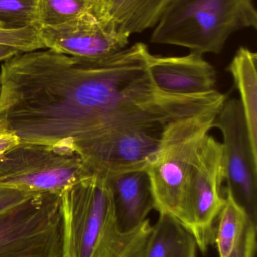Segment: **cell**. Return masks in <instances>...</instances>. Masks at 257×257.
Returning a JSON list of instances; mask_svg holds the SVG:
<instances>
[{
    "label": "cell",
    "instance_id": "cell-1",
    "mask_svg": "<svg viewBox=\"0 0 257 257\" xmlns=\"http://www.w3.org/2000/svg\"><path fill=\"white\" fill-rule=\"evenodd\" d=\"M139 42L105 58L81 60L52 50L19 53L0 69V119L20 142L84 159L98 140L126 126L169 124L199 114L198 95L160 90Z\"/></svg>",
    "mask_w": 257,
    "mask_h": 257
},
{
    "label": "cell",
    "instance_id": "cell-2",
    "mask_svg": "<svg viewBox=\"0 0 257 257\" xmlns=\"http://www.w3.org/2000/svg\"><path fill=\"white\" fill-rule=\"evenodd\" d=\"M61 199L60 257H140L152 232L149 220L121 230L110 178L92 172L66 187Z\"/></svg>",
    "mask_w": 257,
    "mask_h": 257
},
{
    "label": "cell",
    "instance_id": "cell-3",
    "mask_svg": "<svg viewBox=\"0 0 257 257\" xmlns=\"http://www.w3.org/2000/svg\"><path fill=\"white\" fill-rule=\"evenodd\" d=\"M256 27L253 0H169L151 42L220 54L231 35Z\"/></svg>",
    "mask_w": 257,
    "mask_h": 257
},
{
    "label": "cell",
    "instance_id": "cell-4",
    "mask_svg": "<svg viewBox=\"0 0 257 257\" xmlns=\"http://www.w3.org/2000/svg\"><path fill=\"white\" fill-rule=\"evenodd\" d=\"M219 111L167 125L158 153L145 170L150 183L154 209L176 219L193 236L194 225L187 196L189 180L202 141L213 128Z\"/></svg>",
    "mask_w": 257,
    "mask_h": 257
},
{
    "label": "cell",
    "instance_id": "cell-5",
    "mask_svg": "<svg viewBox=\"0 0 257 257\" xmlns=\"http://www.w3.org/2000/svg\"><path fill=\"white\" fill-rule=\"evenodd\" d=\"M92 173L72 153L19 142L0 156V187L31 193H61Z\"/></svg>",
    "mask_w": 257,
    "mask_h": 257
},
{
    "label": "cell",
    "instance_id": "cell-6",
    "mask_svg": "<svg viewBox=\"0 0 257 257\" xmlns=\"http://www.w3.org/2000/svg\"><path fill=\"white\" fill-rule=\"evenodd\" d=\"M61 193H35L0 214V257H60Z\"/></svg>",
    "mask_w": 257,
    "mask_h": 257
},
{
    "label": "cell",
    "instance_id": "cell-7",
    "mask_svg": "<svg viewBox=\"0 0 257 257\" xmlns=\"http://www.w3.org/2000/svg\"><path fill=\"white\" fill-rule=\"evenodd\" d=\"M212 128L223 135L226 190L256 225L257 154L250 144L239 99H226Z\"/></svg>",
    "mask_w": 257,
    "mask_h": 257
},
{
    "label": "cell",
    "instance_id": "cell-8",
    "mask_svg": "<svg viewBox=\"0 0 257 257\" xmlns=\"http://www.w3.org/2000/svg\"><path fill=\"white\" fill-rule=\"evenodd\" d=\"M224 181L223 145L208 133L199 148L187 190L193 237L202 252L214 241V223L226 201L221 192Z\"/></svg>",
    "mask_w": 257,
    "mask_h": 257
},
{
    "label": "cell",
    "instance_id": "cell-9",
    "mask_svg": "<svg viewBox=\"0 0 257 257\" xmlns=\"http://www.w3.org/2000/svg\"><path fill=\"white\" fill-rule=\"evenodd\" d=\"M167 125L143 123L110 132L95 143L83 160L92 172L110 179L145 171L158 153Z\"/></svg>",
    "mask_w": 257,
    "mask_h": 257
},
{
    "label": "cell",
    "instance_id": "cell-10",
    "mask_svg": "<svg viewBox=\"0 0 257 257\" xmlns=\"http://www.w3.org/2000/svg\"><path fill=\"white\" fill-rule=\"evenodd\" d=\"M37 30L45 48L86 60H100L119 52L126 48L131 36L110 20L95 14Z\"/></svg>",
    "mask_w": 257,
    "mask_h": 257
},
{
    "label": "cell",
    "instance_id": "cell-11",
    "mask_svg": "<svg viewBox=\"0 0 257 257\" xmlns=\"http://www.w3.org/2000/svg\"><path fill=\"white\" fill-rule=\"evenodd\" d=\"M149 73L156 87L170 94L200 95L217 90V72L203 54L179 57L149 54Z\"/></svg>",
    "mask_w": 257,
    "mask_h": 257
},
{
    "label": "cell",
    "instance_id": "cell-12",
    "mask_svg": "<svg viewBox=\"0 0 257 257\" xmlns=\"http://www.w3.org/2000/svg\"><path fill=\"white\" fill-rule=\"evenodd\" d=\"M110 181L119 228L124 232L137 229L154 209L147 174L145 171L128 172Z\"/></svg>",
    "mask_w": 257,
    "mask_h": 257
},
{
    "label": "cell",
    "instance_id": "cell-13",
    "mask_svg": "<svg viewBox=\"0 0 257 257\" xmlns=\"http://www.w3.org/2000/svg\"><path fill=\"white\" fill-rule=\"evenodd\" d=\"M257 54L241 47L237 51L227 71L240 95L239 102L247 125L253 151L257 154Z\"/></svg>",
    "mask_w": 257,
    "mask_h": 257
},
{
    "label": "cell",
    "instance_id": "cell-14",
    "mask_svg": "<svg viewBox=\"0 0 257 257\" xmlns=\"http://www.w3.org/2000/svg\"><path fill=\"white\" fill-rule=\"evenodd\" d=\"M169 0H104L103 15L131 36L155 27Z\"/></svg>",
    "mask_w": 257,
    "mask_h": 257
},
{
    "label": "cell",
    "instance_id": "cell-15",
    "mask_svg": "<svg viewBox=\"0 0 257 257\" xmlns=\"http://www.w3.org/2000/svg\"><path fill=\"white\" fill-rule=\"evenodd\" d=\"M197 244L176 219L159 214L140 257H196Z\"/></svg>",
    "mask_w": 257,
    "mask_h": 257
},
{
    "label": "cell",
    "instance_id": "cell-16",
    "mask_svg": "<svg viewBox=\"0 0 257 257\" xmlns=\"http://www.w3.org/2000/svg\"><path fill=\"white\" fill-rule=\"evenodd\" d=\"M104 0H38L36 27L55 26L85 14L103 16Z\"/></svg>",
    "mask_w": 257,
    "mask_h": 257
},
{
    "label": "cell",
    "instance_id": "cell-17",
    "mask_svg": "<svg viewBox=\"0 0 257 257\" xmlns=\"http://www.w3.org/2000/svg\"><path fill=\"white\" fill-rule=\"evenodd\" d=\"M225 204L219 214L218 226L214 232L219 257H229L238 239L250 221L244 208L237 203L232 195L225 190Z\"/></svg>",
    "mask_w": 257,
    "mask_h": 257
},
{
    "label": "cell",
    "instance_id": "cell-18",
    "mask_svg": "<svg viewBox=\"0 0 257 257\" xmlns=\"http://www.w3.org/2000/svg\"><path fill=\"white\" fill-rule=\"evenodd\" d=\"M38 0H0V23L8 29L35 27Z\"/></svg>",
    "mask_w": 257,
    "mask_h": 257
},
{
    "label": "cell",
    "instance_id": "cell-19",
    "mask_svg": "<svg viewBox=\"0 0 257 257\" xmlns=\"http://www.w3.org/2000/svg\"><path fill=\"white\" fill-rule=\"evenodd\" d=\"M0 45L11 47L20 52L39 51L45 48L37 28L35 27L8 29L0 23Z\"/></svg>",
    "mask_w": 257,
    "mask_h": 257
},
{
    "label": "cell",
    "instance_id": "cell-20",
    "mask_svg": "<svg viewBox=\"0 0 257 257\" xmlns=\"http://www.w3.org/2000/svg\"><path fill=\"white\" fill-rule=\"evenodd\" d=\"M256 249V225L249 221L229 257H254Z\"/></svg>",
    "mask_w": 257,
    "mask_h": 257
},
{
    "label": "cell",
    "instance_id": "cell-21",
    "mask_svg": "<svg viewBox=\"0 0 257 257\" xmlns=\"http://www.w3.org/2000/svg\"><path fill=\"white\" fill-rule=\"evenodd\" d=\"M35 193L0 187V214L28 200Z\"/></svg>",
    "mask_w": 257,
    "mask_h": 257
},
{
    "label": "cell",
    "instance_id": "cell-22",
    "mask_svg": "<svg viewBox=\"0 0 257 257\" xmlns=\"http://www.w3.org/2000/svg\"><path fill=\"white\" fill-rule=\"evenodd\" d=\"M18 136L11 131L0 119V156L19 144Z\"/></svg>",
    "mask_w": 257,
    "mask_h": 257
},
{
    "label": "cell",
    "instance_id": "cell-23",
    "mask_svg": "<svg viewBox=\"0 0 257 257\" xmlns=\"http://www.w3.org/2000/svg\"><path fill=\"white\" fill-rule=\"evenodd\" d=\"M19 53L21 52L15 48L5 46V45H0V62L6 61Z\"/></svg>",
    "mask_w": 257,
    "mask_h": 257
},
{
    "label": "cell",
    "instance_id": "cell-24",
    "mask_svg": "<svg viewBox=\"0 0 257 257\" xmlns=\"http://www.w3.org/2000/svg\"><path fill=\"white\" fill-rule=\"evenodd\" d=\"M1 92H2V87H1V83H0V97H1Z\"/></svg>",
    "mask_w": 257,
    "mask_h": 257
}]
</instances>
